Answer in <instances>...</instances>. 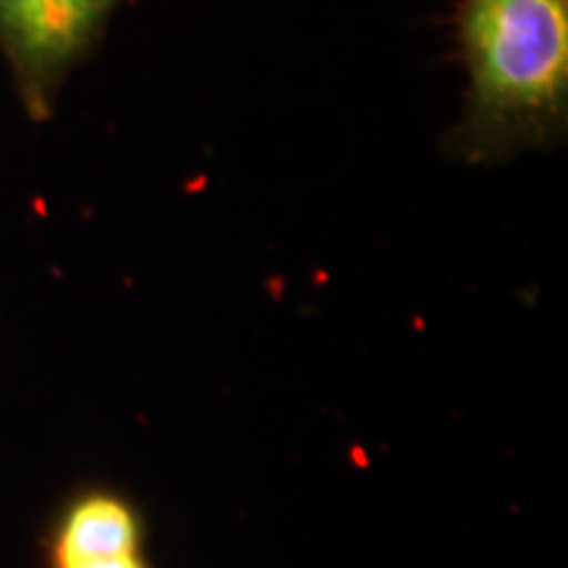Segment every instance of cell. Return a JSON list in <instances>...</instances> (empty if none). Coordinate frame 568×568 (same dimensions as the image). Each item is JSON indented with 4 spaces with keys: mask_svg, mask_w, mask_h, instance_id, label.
Wrapping results in <instances>:
<instances>
[{
    "mask_svg": "<svg viewBox=\"0 0 568 568\" xmlns=\"http://www.w3.org/2000/svg\"><path fill=\"white\" fill-rule=\"evenodd\" d=\"M466 103L445 151L500 166L560 148L568 134V0H458Z\"/></svg>",
    "mask_w": 568,
    "mask_h": 568,
    "instance_id": "1",
    "label": "cell"
},
{
    "mask_svg": "<svg viewBox=\"0 0 568 568\" xmlns=\"http://www.w3.org/2000/svg\"><path fill=\"white\" fill-rule=\"evenodd\" d=\"M124 0H0V55L34 124L48 122L63 84L103 38Z\"/></svg>",
    "mask_w": 568,
    "mask_h": 568,
    "instance_id": "2",
    "label": "cell"
},
{
    "mask_svg": "<svg viewBox=\"0 0 568 568\" xmlns=\"http://www.w3.org/2000/svg\"><path fill=\"white\" fill-rule=\"evenodd\" d=\"M48 568H153L140 508L113 487H82L55 510Z\"/></svg>",
    "mask_w": 568,
    "mask_h": 568,
    "instance_id": "3",
    "label": "cell"
}]
</instances>
